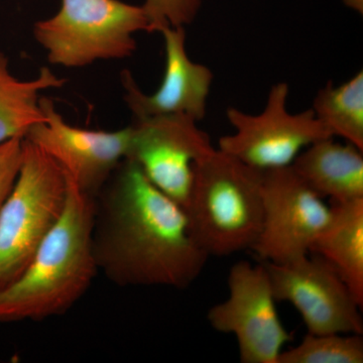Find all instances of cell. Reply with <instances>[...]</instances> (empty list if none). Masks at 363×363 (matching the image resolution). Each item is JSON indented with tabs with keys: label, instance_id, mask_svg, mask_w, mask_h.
I'll return each instance as SVG.
<instances>
[{
	"label": "cell",
	"instance_id": "cell-1",
	"mask_svg": "<svg viewBox=\"0 0 363 363\" xmlns=\"http://www.w3.org/2000/svg\"><path fill=\"white\" fill-rule=\"evenodd\" d=\"M93 252L98 271L126 286L189 288L209 255L186 210L124 159L95 198Z\"/></svg>",
	"mask_w": 363,
	"mask_h": 363
},
{
	"label": "cell",
	"instance_id": "cell-2",
	"mask_svg": "<svg viewBox=\"0 0 363 363\" xmlns=\"http://www.w3.org/2000/svg\"><path fill=\"white\" fill-rule=\"evenodd\" d=\"M67 177V176H66ZM63 213L16 281L0 291V323L40 321L65 314L92 285L95 198L67 177Z\"/></svg>",
	"mask_w": 363,
	"mask_h": 363
},
{
	"label": "cell",
	"instance_id": "cell-3",
	"mask_svg": "<svg viewBox=\"0 0 363 363\" xmlns=\"http://www.w3.org/2000/svg\"><path fill=\"white\" fill-rule=\"evenodd\" d=\"M262 175L217 147L196 164L186 212L209 257L252 250L262 224Z\"/></svg>",
	"mask_w": 363,
	"mask_h": 363
},
{
	"label": "cell",
	"instance_id": "cell-4",
	"mask_svg": "<svg viewBox=\"0 0 363 363\" xmlns=\"http://www.w3.org/2000/svg\"><path fill=\"white\" fill-rule=\"evenodd\" d=\"M138 32L150 33L145 9L121 0H62L58 13L33 26L48 61L68 69L130 58Z\"/></svg>",
	"mask_w": 363,
	"mask_h": 363
},
{
	"label": "cell",
	"instance_id": "cell-5",
	"mask_svg": "<svg viewBox=\"0 0 363 363\" xmlns=\"http://www.w3.org/2000/svg\"><path fill=\"white\" fill-rule=\"evenodd\" d=\"M68 180L58 162L23 138L13 190L0 209V291L23 274L63 213Z\"/></svg>",
	"mask_w": 363,
	"mask_h": 363
},
{
	"label": "cell",
	"instance_id": "cell-6",
	"mask_svg": "<svg viewBox=\"0 0 363 363\" xmlns=\"http://www.w3.org/2000/svg\"><path fill=\"white\" fill-rule=\"evenodd\" d=\"M289 95L288 83L279 82L269 89L260 113L228 107L226 117L234 131L219 138L217 149L264 173L292 166L306 147L332 138L311 108L289 111Z\"/></svg>",
	"mask_w": 363,
	"mask_h": 363
},
{
	"label": "cell",
	"instance_id": "cell-7",
	"mask_svg": "<svg viewBox=\"0 0 363 363\" xmlns=\"http://www.w3.org/2000/svg\"><path fill=\"white\" fill-rule=\"evenodd\" d=\"M227 284L228 297L208 311V322L214 330L235 337L240 362L278 363L292 335L279 316L264 262H236Z\"/></svg>",
	"mask_w": 363,
	"mask_h": 363
},
{
	"label": "cell",
	"instance_id": "cell-8",
	"mask_svg": "<svg viewBox=\"0 0 363 363\" xmlns=\"http://www.w3.org/2000/svg\"><path fill=\"white\" fill-rule=\"evenodd\" d=\"M330 216L331 206L291 167L264 172L262 229L252 250L271 264L309 255Z\"/></svg>",
	"mask_w": 363,
	"mask_h": 363
},
{
	"label": "cell",
	"instance_id": "cell-9",
	"mask_svg": "<svg viewBox=\"0 0 363 363\" xmlns=\"http://www.w3.org/2000/svg\"><path fill=\"white\" fill-rule=\"evenodd\" d=\"M264 264L277 302L292 305L308 333L363 335L362 307L328 262L309 253L284 264Z\"/></svg>",
	"mask_w": 363,
	"mask_h": 363
},
{
	"label": "cell",
	"instance_id": "cell-10",
	"mask_svg": "<svg viewBox=\"0 0 363 363\" xmlns=\"http://www.w3.org/2000/svg\"><path fill=\"white\" fill-rule=\"evenodd\" d=\"M126 159L159 190L187 209L197 162L215 149L197 121L183 116L133 118Z\"/></svg>",
	"mask_w": 363,
	"mask_h": 363
},
{
	"label": "cell",
	"instance_id": "cell-11",
	"mask_svg": "<svg viewBox=\"0 0 363 363\" xmlns=\"http://www.w3.org/2000/svg\"><path fill=\"white\" fill-rule=\"evenodd\" d=\"M45 121L33 126L25 138L58 162L76 187L96 198L130 150L131 126L92 130L66 123L50 98L40 97Z\"/></svg>",
	"mask_w": 363,
	"mask_h": 363
},
{
	"label": "cell",
	"instance_id": "cell-12",
	"mask_svg": "<svg viewBox=\"0 0 363 363\" xmlns=\"http://www.w3.org/2000/svg\"><path fill=\"white\" fill-rule=\"evenodd\" d=\"M160 33L164 38L166 59L161 85L152 94H145L136 84L133 74L123 71L124 100L133 118L183 116L199 123L206 116L213 73L188 56L185 28L168 26Z\"/></svg>",
	"mask_w": 363,
	"mask_h": 363
},
{
	"label": "cell",
	"instance_id": "cell-13",
	"mask_svg": "<svg viewBox=\"0 0 363 363\" xmlns=\"http://www.w3.org/2000/svg\"><path fill=\"white\" fill-rule=\"evenodd\" d=\"M363 150L334 138L306 147L291 168L324 199L345 203L363 199Z\"/></svg>",
	"mask_w": 363,
	"mask_h": 363
},
{
	"label": "cell",
	"instance_id": "cell-14",
	"mask_svg": "<svg viewBox=\"0 0 363 363\" xmlns=\"http://www.w3.org/2000/svg\"><path fill=\"white\" fill-rule=\"evenodd\" d=\"M310 253L336 269L363 307V199L332 203L330 219Z\"/></svg>",
	"mask_w": 363,
	"mask_h": 363
},
{
	"label": "cell",
	"instance_id": "cell-15",
	"mask_svg": "<svg viewBox=\"0 0 363 363\" xmlns=\"http://www.w3.org/2000/svg\"><path fill=\"white\" fill-rule=\"evenodd\" d=\"M65 82L48 67L40 68L32 80H20L9 70V58L0 52V143L25 138L33 126L44 123L43 91L62 87Z\"/></svg>",
	"mask_w": 363,
	"mask_h": 363
},
{
	"label": "cell",
	"instance_id": "cell-16",
	"mask_svg": "<svg viewBox=\"0 0 363 363\" xmlns=\"http://www.w3.org/2000/svg\"><path fill=\"white\" fill-rule=\"evenodd\" d=\"M311 109L332 138L363 150V72L340 85L329 81L318 91Z\"/></svg>",
	"mask_w": 363,
	"mask_h": 363
},
{
	"label": "cell",
	"instance_id": "cell-17",
	"mask_svg": "<svg viewBox=\"0 0 363 363\" xmlns=\"http://www.w3.org/2000/svg\"><path fill=\"white\" fill-rule=\"evenodd\" d=\"M360 334L308 333L298 345L283 350L278 363H362Z\"/></svg>",
	"mask_w": 363,
	"mask_h": 363
},
{
	"label": "cell",
	"instance_id": "cell-18",
	"mask_svg": "<svg viewBox=\"0 0 363 363\" xmlns=\"http://www.w3.org/2000/svg\"><path fill=\"white\" fill-rule=\"evenodd\" d=\"M201 4L202 0H145L150 33H160L168 26L185 28L194 21Z\"/></svg>",
	"mask_w": 363,
	"mask_h": 363
},
{
	"label": "cell",
	"instance_id": "cell-19",
	"mask_svg": "<svg viewBox=\"0 0 363 363\" xmlns=\"http://www.w3.org/2000/svg\"><path fill=\"white\" fill-rule=\"evenodd\" d=\"M25 138H14L0 143V209L6 202L20 172Z\"/></svg>",
	"mask_w": 363,
	"mask_h": 363
},
{
	"label": "cell",
	"instance_id": "cell-20",
	"mask_svg": "<svg viewBox=\"0 0 363 363\" xmlns=\"http://www.w3.org/2000/svg\"><path fill=\"white\" fill-rule=\"evenodd\" d=\"M343 2L350 9L357 11V13H362L363 0H343Z\"/></svg>",
	"mask_w": 363,
	"mask_h": 363
}]
</instances>
